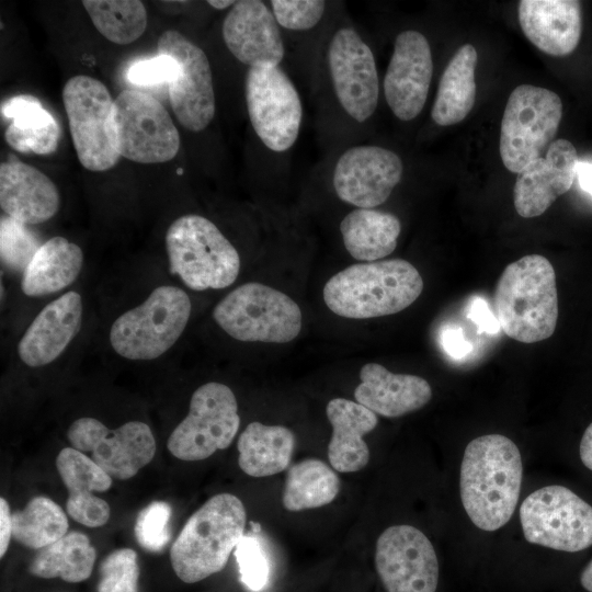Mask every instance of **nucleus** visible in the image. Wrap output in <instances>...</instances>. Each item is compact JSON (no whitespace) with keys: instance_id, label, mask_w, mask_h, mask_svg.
Masks as SVG:
<instances>
[{"instance_id":"7ed1b4c3","label":"nucleus","mask_w":592,"mask_h":592,"mask_svg":"<svg viewBox=\"0 0 592 592\" xmlns=\"http://www.w3.org/2000/svg\"><path fill=\"white\" fill-rule=\"evenodd\" d=\"M423 289L419 271L402 259L352 264L331 276L323 287L327 307L338 316L368 319L397 314Z\"/></svg>"},{"instance_id":"2eb2a0df","label":"nucleus","mask_w":592,"mask_h":592,"mask_svg":"<svg viewBox=\"0 0 592 592\" xmlns=\"http://www.w3.org/2000/svg\"><path fill=\"white\" fill-rule=\"evenodd\" d=\"M113 126L121 157L161 163L180 150V134L169 112L151 94L124 90L114 100Z\"/></svg>"},{"instance_id":"37998d69","label":"nucleus","mask_w":592,"mask_h":592,"mask_svg":"<svg viewBox=\"0 0 592 592\" xmlns=\"http://www.w3.org/2000/svg\"><path fill=\"white\" fill-rule=\"evenodd\" d=\"M444 350L453 357H462L470 352L471 345L459 328H447L442 333Z\"/></svg>"},{"instance_id":"72a5a7b5","label":"nucleus","mask_w":592,"mask_h":592,"mask_svg":"<svg viewBox=\"0 0 592 592\" xmlns=\"http://www.w3.org/2000/svg\"><path fill=\"white\" fill-rule=\"evenodd\" d=\"M340 490V479L328 464L307 458L289 467L282 502L291 512L316 509L332 502Z\"/></svg>"},{"instance_id":"c03bdc74","label":"nucleus","mask_w":592,"mask_h":592,"mask_svg":"<svg viewBox=\"0 0 592 592\" xmlns=\"http://www.w3.org/2000/svg\"><path fill=\"white\" fill-rule=\"evenodd\" d=\"M470 312V317L481 330L496 333L500 329L496 315H492L491 311H489L483 299L476 298L473 303Z\"/></svg>"},{"instance_id":"aec40b11","label":"nucleus","mask_w":592,"mask_h":592,"mask_svg":"<svg viewBox=\"0 0 592 592\" xmlns=\"http://www.w3.org/2000/svg\"><path fill=\"white\" fill-rule=\"evenodd\" d=\"M221 36L228 52L247 69L284 67L288 56L286 39L267 1H236L224 18Z\"/></svg>"},{"instance_id":"ddd939ff","label":"nucleus","mask_w":592,"mask_h":592,"mask_svg":"<svg viewBox=\"0 0 592 592\" xmlns=\"http://www.w3.org/2000/svg\"><path fill=\"white\" fill-rule=\"evenodd\" d=\"M520 521L531 544L568 553L592 546V506L563 486L528 494L521 504Z\"/></svg>"},{"instance_id":"b1692460","label":"nucleus","mask_w":592,"mask_h":592,"mask_svg":"<svg viewBox=\"0 0 592 592\" xmlns=\"http://www.w3.org/2000/svg\"><path fill=\"white\" fill-rule=\"evenodd\" d=\"M517 15L524 35L543 53L561 57L577 48L582 31L580 1L522 0Z\"/></svg>"},{"instance_id":"0eeeda50","label":"nucleus","mask_w":592,"mask_h":592,"mask_svg":"<svg viewBox=\"0 0 592 592\" xmlns=\"http://www.w3.org/2000/svg\"><path fill=\"white\" fill-rule=\"evenodd\" d=\"M170 273L193 291L231 285L240 271L234 244L208 218L187 214L177 218L166 232Z\"/></svg>"},{"instance_id":"a878e982","label":"nucleus","mask_w":592,"mask_h":592,"mask_svg":"<svg viewBox=\"0 0 592 592\" xmlns=\"http://www.w3.org/2000/svg\"><path fill=\"white\" fill-rule=\"evenodd\" d=\"M360 379L354 390L356 402L387 418H398L419 410L432 397L431 386L424 378L395 374L377 363L363 365Z\"/></svg>"},{"instance_id":"f03ea898","label":"nucleus","mask_w":592,"mask_h":592,"mask_svg":"<svg viewBox=\"0 0 592 592\" xmlns=\"http://www.w3.org/2000/svg\"><path fill=\"white\" fill-rule=\"evenodd\" d=\"M522 476L521 453L512 440L487 434L470 441L459 477L460 499L470 521L487 532L505 525L516 508Z\"/></svg>"},{"instance_id":"2f4dec72","label":"nucleus","mask_w":592,"mask_h":592,"mask_svg":"<svg viewBox=\"0 0 592 592\" xmlns=\"http://www.w3.org/2000/svg\"><path fill=\"white\" fill-rule=\"evenodd\" d=\"M477 60L476 48L470 44H465L447 64L431 110V117L436 125L457 124L471 111L476 99Z\"/></svg>"},{"instance_id":"4468645a","label":"nucleus","mask_w":592,"mask_h":592,"mask_svg":"<svg viewBox=\"0 0 592 592\" xmlns=\"http://www.w3.org/2000/svg\"><path fill=\"white\" fill-rule=\"evenodd\" d=\"M239 426L234 391L221 383H206L193 392L189 413L170 434L167 447L181 460H202L227 448Z\"/></svg>"},{"instance_id":"f3484780","label":"nucleus","mask_w":592,"mask_h":592,"mask_svg":"<svg viewBox=\"0 0 592 592\" xmlns=\"http://www.w3.org/2000/svg\"><path fill=\"white\" fill-rule=\"evenodd\" d=\"M67 439L73 448L91 453L105 473L119 480L134 477L156 453L151 429L140 421L109 429L98 419L79 418L70 424Z\"/></svg>"},{"instance_id":"a18cd8bd","label":"nucleus","mask_w":592,"mask_h":592,"mask_svg":"<svg viewBox=\"0 0 592 592\" xmlns=\"http://www.w3.org/2000/svg\"><path fill=\"white\" fill-rule=\"evenodd\" d=\"M12 538V513L4 498H0V557L2 558Z\"/></svg>"},{"instance_id":"20e7f679","label":"nucleus","mask_w":592,"mask_h":592,"mask_svg":"<svg viewBox=\"0 0 592 592\" xmlns=\"http://www.w3.org/2000/svg\"><path fill=\"white\" fill-rule=\"evenodd\" d=\"M500 329L511 339L535 343L555 332L558 320L556 274L540 254H528L510 263L493 294Z\"/></svg>"},{"instance_id":"1a4fd4ad","label":"nucleus","mask_w":592,"mask_h":592,"mask_svg":"<svg viewBox=\"0 0 592 592\" xmlns=\"http://www.w3.org/2000/svg\"><path fill=\"white\" fill-rule=\"evenodd\" d=\"M213 318L231 338L243 342L286 343L301 330L299 306L286 294L261 283H246L214 308Z\"/></svg>"},{"instance_id":"8fccbe9b","label":"nucleus","mask_w":592,"mask_h":592,"mask_svg":"<svg viewBox=\"0 0 592 592\" xmlns=\"http://www.w3.org/2000/svg\"><path fill=\"white\" fill-rule=\"evenodd\" d=\"M235 3L236 1H232V0H208L207 1V4L214 8L215 10L230 9Z\"/></svg>"},{"instance_id":"f257e3e1","label":"nucleus","mask_w":592,"mask_h":592,"mask_svg":"<svg viewBox=\"0 0 592 592\" xmlns=\"http://www.w3.org/2000/svg\"><path fill=\"white\" fill-rule=\"evenodd\" d=\"M311 80L325 140L332 150L354 144L376 113L382 83L371 45L345 13L327 30Z\"/></svg>"},{"instance_id":"6ab92c4d","label":"nucleus","mask_w":592,"mask_h":592,"mask_svg":"<svg viewBox=\"0 0 592 592\" xmlns=\"http://www.w3.org/2000/svg\"><path fill=\"white\" fill-rule=\"evenodd\" d=\"M433 76L429 41L417 30L401 31L384 75L385 102L396 118L410 122L423 111Z\"/></svg>"},{"instance_id":"c85d7f7f","label":"nucleus","mask_w":592,"mask_h":592,"mask_svg":"<svg viewBox=\"0 0 592 592\" xmlns=\"http://www.w3.org/2000/svg\"><path fill=\"white\" fill-rule=\"evenodd\" d=\"M344 248L352 258L375 262L394 252L401 232L399 218L377 208H354L340 221Z\"/></svg>"},{"instance_id":"9b49d317","label":"nucleus","mask_w":592,"mask_h":592,"mask_svg":"<svg viewBox=\"0 0 592 592\" xmlns=\"http://www.w3.org/2000/svg\"><path fill=\"white\" fill-rule=\"evenodd\" d=\"M62 102L71 139L82 167L100 172L119 160L113 126L114 100L100 80L71 77L64 86Z\"/></svg>"},{"instance_id":"393cba45","label":"nucleus","mask_w":592,"mask_h":592,"mask_svg":"<svg viewBox=\"0 0 592 592\" xmlns=\"http://www.w3.org/2000/svg\"><path fill=\"white\" fill-rule=\"evenodd\" d=\"M56 467L68 490V515L88 527L106 524L111 514L110 505L94 492L109 490L112 477L91 457L73 447H65L59 452Z\"/></svg>"},{"instance_id":"9d476101","label":"nucleus","mask_w":592,"mask_h":592,"mask_svg":"<svg viewBox=\"0 0 592 592\" xmlns=\"http://www.w3.org/2000/svg\"><path fill=\"white\" fill-rule=\"evenodd\" d=\"M562 117V103L555 92L521 84L510 94L501 121L499 152L504 167L519 173L544 157Z\"/></svg>"},{"instance_id":"79ce46f5","label":"nucleus","mask_w":592,"mask_h":592,"mask_svg":"<svg viewBox=\"0 0 592 592\" xmlns=\"http://www.w3.org/2000/svg\"><path fill=\"white\" fill-rule=\"evenodd\" d=\"M178 61L168 55L158 54L150 58L138 59L127 69V80L138 87L170 84L178 77Z\"/></svg>"},{"instance_id":"e433bc0d","label":"nucleus","mask_w":592,"mask_h":592,"mask_svg":"<svg viewBox=\"0 0 592 592\" xmlns=\"http://www.w3.org/2000/svg\"><path fill=\"white\" fill-rule=\"evenodd\" d=\"M82 5L95 29L112 43L130 44L147 27V11L139 0H84Z\"/></svg>"},{"instance_id":"dca6fc26","label":"nucleus","mask_w":592,"mask_h":592,"mask_svg":"<svg viewBox=\"0 0 592 592\" xmlns=\"http://www.w3.org/2000/svg\"><path fill=\"white\" fill-rule=\"evenodd\" d=\"M157 48L158 54L173 57L180 67L178 77L169 84L175 117L192 133L205 130L216 114L213 71L206 53L175 30L163 32Z\"/></svg>"},{"instance_id":"bb28decb","label":"nucleus","mask_w":592,"mask_h":592,"mask_svg":"<svg viewBox=\"0 0 592 592\" xmlns=\"http://www.w3.org/2000/svg\"><path fill=\"white\" fill-rule=\"evenodd\" d=\"M332 435L328 445L331 467L339 473H355L369 460V449L363 436L373 431L378 419L363 405L344 398L331 399L326 408Z\"/></svg>"},{"instance_id":"f704fd0d","label":"nucleus","mask_w":592,"mask_h":592,"mask_svg":"<svg viewBox=\"0 0 592 592\" xmlns=\"http://www.w3.org/2000/svg\"><path fill=\"white\" fill-rule=\"evenodd\" d=\"M287 48L312 36L322 39L339 13V4L325 0H270Z\"/></svg>"},{"instance_id":"c756f323","label":"nucleus","mask_w":592,"mask_h":592,"mask_svg":"<svg viewBox=\"0 0 592 592\" xmlns=\"http://www.w3.org/2000/svg\"><path fill=\"white\" fill-rule=\"evenodd\" d=\"M82 264L83 253L78 244L53 237L41 244L23 271L21 289L33 297L57 293L76 281Z\"/></svg>"},{"instance_id":"6e6552de","label":"nucleus","mask_w":592,"mask_h":592,"mask_svg":"<svg viewBox=\"0 0 592 592\" xmlns=\"http://www.w3.org/2000/svg\"><path fill=\"white\" fill-rule=\"evenodd\" d=\"M189 295L177 286H159L139 306L122 314L112 325L110 342L121 356L134 361L164 354L183 333L190 316Z\"/></svg>"},{"instance_id":"5701e85b","label":"nucleus","mask_w":592,"mask_h":592,"mask_svg":"<svg viewBox=\"0 0 592 592\" xmlns=\"http://www.w3.org/2000/svg\"><path fill=\"white\" fill-rule=\"evenodd\" d=\"M57 186L41 170L13 156L0 166V206L24 225L47 221L59 209Z\"/></svg>"},{"instance_id":"423d86ee","label":"nucleus","mask_w":592,"mask_h":592,"mask_svg":"<svg viewBox=\"0 0 592 592\" xmlns=\"http://www.w3.org/2000/svg\"><path fill=\"white\" fill-rule=\"evenodd\" d=\"M244 102L251 129L267 153V161L286 160L304 121L303 100L289 73L280 66L248 68Z\"/></svg>"},{"instance_id":"4be33fe9","label":"nucleus","mask_w":592,"mask_h":592,"mask_svg":"<svg viewBox=\"0 0 592 592\" xmlns=\"http://www.w3.org/2000/svg\"><path fill=\"white\" fill-rule=\"evenodd\" d=\"M82 312L81 295L75 291L46 305L19 341L21 361L31 367L55 361L79 332Z\"/></svg>"},{"instance_id":"49530a36","label":"nucleus","mask_w":592,"mask_h":592,"mask_svg":"<svg viewBox=\"0 0 592 592\" xmlns=\"http://www.w3.org/2000/svg\"><path fill=\"white\" fill-rule=\"evenodd\" d=\"M579 454L583 465L592 470V423L589 424L582 435Z\"/></svg>"},{"instance_id":"ea45409f","label":"nucleus","mask_w":592,"mask_h":592,"mask_svg":"<svg viewBox=\"0 0 592 592\" xmlns=\"http://www.w3.org/2000/svg\"><path fill=\"white\" fill-rule=\"evenodd\" d=\"M171 506L164 501H153L145 506L135 522L137 543L148 551L162 550L170 540Z\"/></svg>"},{"instance_id":"39448f33","label":"nucleus","mask_w":592,"mask_h":592,"mask_svg":"<svg viewBox=\"0 0 592 592\" xmlns=\"http://www.w3.org/2000/svg\"><path fill=\"white\" fill-rule=\"evenodd\" d=\"M247 513L241 500L231 493L208 499L184 524L170 549L177 577L195 583L225 568L243 536Z\"/></svg>"},{"instance_id":"c9c22d12","label":"nucleus","mask_w":592,"mask_h":592,"mask_svg":"<svg viewBox=\"0 0 592 592\" xmlns=\"http://www.w3.org/2000/svg\"><path fill=\"white\" fill-rule=\"evenodd\" d=\"M68 525L65 511L54 500L37 496L12 513V538L38 550L65 536Z\"/></svg>"},{"instance_id":"58836bf2","label":"nucleus","mask_w":592,"mask_h":592,"mask_svg":"<svg viewBox=\"0 0 592 592\" xmlns=\"http://www.w3.org/2000/svg\"><path fill=\"white\" fill-rule=\"evenodd\" d=\"M0 240L3 263L20 271L25 270L41 247L26 225L9 216L1 218Z\"/></svg>"},{"instance_id":"09e8293b","label":"nucleus","mask_w":592,"mask_h":592,"mask_svg":"<svg viewBox=\"0 0 592 592\" xmlns=\"http://www.w3.org/2000/svg\"><path fill=\"white\" fill-rule=\"evenodd\" d=\"M580 583L587 591L592 592V560L583 569Z\"/></svg>"},{"instance_id":"7c9ffc66","label":"nucleus","mask_w":592,"mask_h":592,"mask_svg":"<svg viewBox=\"0 0 592 592\" xmlns=\"http://www.w3.org/2000/svg\"><path fill=\"white\" fill-rule=\"evenodd\" d=\"M295 435L283 425L249 423L238 439V464L251 477H267L285 470L295 448Z\"/></svg>"},{"instance_id":"cd10ccee","label":"nucleus","mask_w":592,"mask_h":592,"mask_svg":"<svg viewBox=\"0 0 592 592\" xmlns=\"http://www.w3.org/2000/svg\"><path fill=\"white\" fill-rule=\"evenodd\" d=\"M1 116L10 122L4 139L15 151L47 156L57 149L60 127L34 95L18 94L3 101Z\"/></svg>"},{"instance_id":"4c0bfd02","label":"nucleus","mask_w":592,"mask_h":592,"mask_svg":"<svg viewBox=\"0 0 592 592\" xmlns=\"http://www.w3.org/2000/svg\"><path fill=\"white\" fill-rule=\"evenodd\" d=\"M138 557L132 548L109 554L100 565L98 592H138Z\"/></svg>"},{"instance_id":"de8ad7c7","label":"nucleus","mask_w":592,"mask_h":592,"mask_svg":"<svg viewBox=\"0 0 592 592\" xmlns=\"http://www.w3.org/2000/svg\"><path fill=\"white\" fill-rule=\"evenodd\" d=\"M577 177L582 190L592 195V163L580 161L577 169Z\"/></svg>"},{"instance_id":"473e14b6","label":"nucleus","mask_w":592,"mask_h":592,"mask_svg":"<svg viewBox=\"0 0 592 592\" xmlns=\"http://www.w3.org/2000/svg\"><path fill=\"white\" fill-rule=\"evenodd\" d=\"M96 551L89 537L81 532H68L60 539L38 549L29 571L31 574L77 583L87 580L92 572Z\"/></svg>"},{"instance_id":"412c9836","label":"nucleus","mask_w":592,"mask_h":592,"mask_svg":"<svg viewBox=\"0 0 592 592\" xmlns=\"http://www.w3.org/2000/svg\"><path fill=\"white\" fill-rule=\"evenodd\" d=\"M579 162L578 152L569 140H554L544 157L517 173L513 190L517 214L533 218L545 213L558 196L570 190Z\"/></svg>"},{"instance_id":"f8f14e48","label":"nucleus","mask_w":592,"mask_h":592,"mask_svg":"<svg viewBox=\"0 0 592 592\" xmlns=\"http://www.w3.org/2000/svg\"><path fill=\"white\" fill-rule=\"evenodd\" d=\"M401 157L376 144H358L333 149L326 166L337 197L355 208H376L391 195L403 177Z\"/></svg>"},{"instance_id":"a211bd4d","label":"nucleus","mask_w":592,"mask_h":592,"mask_svg":"<svg viewBox=\"0 0 592 592\" xmlns=\"http://www.w3.org/2000/svg\"><path fill=\"white\" fill-rule=\"evenodd\" d=\"M375 566L387 592H435L439 561L429 538L412 525H392L378 537Z\"/></svg>"},{"instance_id":"a19ab883","label":"nucleus","mask_w":592,"mask_h":592,"mask_svg":"<svg viewBox=\"0 0 592 592\" xmlns=\"http://www.w3.org/2000/svg\"><path fill=\"white\" fill-rule=\"evenodd\" d=\"M241 581L252 591L262 590L269 578V562L259 540L243 535L235 548Z\"/></svg>"}]
</instances>
